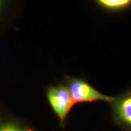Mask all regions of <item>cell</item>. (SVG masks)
<instances>
[{
  "mask_svg": "<svg viewBox=\"0 0 131 131\" xmlns=\"http://www.w3.org/2000/svg\"><path fill=\"white\" fill-rule=\"evenodd\" d=\"M98 9L108 14L125 13L131 10V0H92Z\"/></svg>",
  "mask_w": 131,
  "mask_h": 131,
  "instance_id": "8992f818",
  "label": "cell"
},
{
  "mask_svg": "<svg viewBox=\"0 0 131 131\" xmlns=\"http://www.w3.org/2000/svg\"><path fill=\"white\" fill-rule=\"evenodd\" d=\"M109 104L114 125L123 131H131V87L114 96Z\"/></svg>",
  "mask_w": 131,
  "mask_h": 131,
  "instance_id": "3957f363",
  "label": "cell"
},
{
  "mask_svg": "<svg viewBox=\"0 0 131 131\" xmlns=\"http://www.w3.org/2000/svg\"><path fill=\"white\" fill-rule=\"evenodd\" d=\"M45 95L47 102L62 130H65L69 114L75 106L71 94L61 81L56 84H48L45 88Z\"/></svg>",
  "mask_w": 131,
  "mask_h": 131,
  "instance_id": "6da1fadb",
  "label": "cell"
},
{
  "mask_svg": "<svg viewBox=\"0 0 131 131\" xmlns=\"http://www.w3.org/2000/svg\"><path fill=\"white\" fill-rule=\"evenodd\" d=\"M0 131H42L23 118L0 107Z\"/></svg>",
  "mask_w": 131,
  "mask_h": 131,
  "instance_id": "277c9868",
  "label": "cell"
},
{
  "mask_svg": "<svg viewBox=\"0 0 131 131\" xmlns=\"http://www.w3.org/2000/svg\"><path fill=\"white\" fill-rule=\"evenodd\" d=\"M20 7V0H0V36L13 24Z\"/></svg>",
  "mask_w": 131,
  "mask_h": 131,
  "instance_id": "5b68a950",
  "label": "cell"
},
{
  "mask_svg": "<svg viewBox=\"0 0 131 131\" xmlns=\"http://www.w3.org/2000/svg\"><path fill=\"white\" fill-rule=\"evenodd\" d=\"M62 82L67 87L76 105L96 102L110 103L113 100L114 96L100 92L84 77L64 75Z\"/></svg>",
  "mask_w": 131,
  "mask_h": 131,
  "instance_id": "7a4b0ae2",
  "label": "cell"
}]
</instances>
